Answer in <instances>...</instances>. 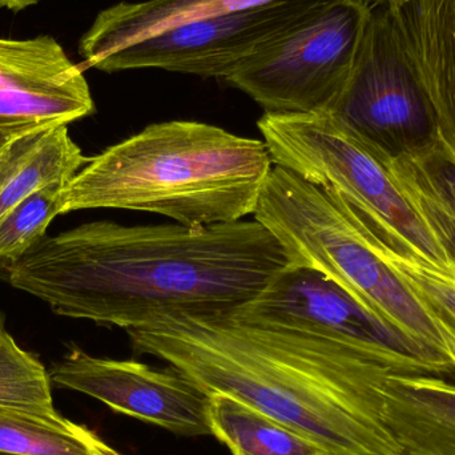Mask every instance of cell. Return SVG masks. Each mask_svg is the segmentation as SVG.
I'll return each instance as SVG.
<instances>
[{"label": "cell", "mask_w": 455, "mask_h": 455, "mask_svg": "<svg viewBox=\"0 0 455 455\" xmlns=\"http://www.w3.org/2000/svg\"><path fill=\"white\" fill-rule=\"evenodd\" d=\"M291 264L261 223L122 226L44 237L3 273L63 317L135 329L163 315H233Z\"/></svg>", "instance_id": "6da1fadb"}, {"label": "cell", "mask_w": 455, "mask_h": 455, "mask_svg": "<svg viewBox=\"0 0 455 455\" xmlns=\"http://www.w3.org/2000/svg\"><path fill=\"white\" fill-rule=\"evenodd\" d=\"M125 331L136 355L259 409L329 455H403L384 421L395 373L339 342L233 315H163Z\"/></svg>", "instance_id": "7a4b0ae2"}, {"label": "cell", "mask_w": 455, "mask_h": 455, "mask_svg": "<svg viewBox=\"0 0 455 455\" xmlns=\"http://www.w3.org/2000/svg\"><path fill=\"white\" fill-rule=\"evenodd\" d=\"M273 165L264 140L202 122L155 123L90 157L64 186L61 215L125 210L192 228L235 223L254 215Z\"/></svg>", "instance_id": "3957f363"}, {"label": "cell", "mask_w": 455, "mask_h": 455, "mask_svg": "<svg viewBox=\"0 0 455 455\" xmlns=\"http://www.w3.org/2000/svg\"><path fill=\"white\" fill-rule=\"evenodd\" d=\"M329 0H146L100 11L79 43L85 66L226 77Z\"/></svg>", "instance_id": "277c9868"}, {"label": "cell", "mask_w": 455, "mask_h": 455, "mask_svg": "<svg viewBox=\"0 0 455 455\" xmlns=\"http://www.w3.org/2000/svg\"><path fill=\"white\" fill-rule=\"evenodd\" d=\"M253 219L280 241L291 264L323 273L451 363L448 334L385 262L365 221L336 191L273 165Z\"/></svg>", "instance_id": "5b68a950"}, {"label": "cell", "mask_w": 455, "mask_h": 455, "mask_svg": "<svg viewBox=\"0 0 455 455\" xmlns=\"http://www.w3.org/2000/svg\"><path fill=\"white\" fill-rule=\"evenodd\" d=\"M257 127L273 164L336 191L369 226L443 272H454V262L398 189L384 154L331 112H264Z\"/></svg>", "instance_id": "8992f818"}, {"label": "cell", "mask_w": 455, "mask_h": 455, "mask_svg": "<svg viewBox=\"0 0 455 455\" xmlns=\"http://www.w3.org/2000/svg\"><path fill=\"white\" fill-rule=\"evenodd\" d=\"M373 0H329L226 77L269 114L329 111L341 95Z\"/></svg>", "instance_id": "52a82bcc"}, {"label": "cell", "mask_w": 455, "mask_h": 455, "mask_svg": "<svg viewBox=\"0 0 455 455\" xmlns=\"http://www.w3.org/2000/svg\"><path fill=\"white\" fill-rule=\"evenodd\" d=\"M233 315L333 339L395 374L454 376L451 363L437 350L387 323L331 278L304 265L291 262Z\"/></svg>", "instance_id": "ba28073f"}, {"label": "cell", "mask_w": 455, "mask_h": 455, "mask_svg": "<svg viewBox=\"0 0 455 455\" xmlns=\"http://www.w3.org/2000/svg\"><path fill=\"white\" fill-rule=\"evenodd\" d=\"M331 112L390 157L419 151L437 120L385 3H374L349 79Z\"/></svg>", "instance_id": "9c48e42d"}, {"label": "cell", "mask_w": 455, "mask_h": 455, "mask_svg": "<svg viewBox=\"0 0 455 455\" xmlns=\"http://www.w3.org/2000/svg\"><path fill=\"white\" fill-rule=\"evenodd\" d=\"M60 389L100 401L112 411L183 437L212 435L210 395L173 368L95 357L72 349L50 371Z\"/></svg>", "instance_id": "30bf717a"}, {"label": "cell", "mask_w": 455, "mask_h": 455, "mask_svg": "<svg viewBox=\"0 0 455 455\" xmlns=\"http://www.w3.org/2000/svg\"><path fill=\"white\" fill-rule=\"evenodd\" d=\"M93 112L82 68L52 36L0 37V124L68 125Z\"/></svg>", "instance_id": "8fae6325"}, {"label": "cell", "mask_w": 455, "mask_h": 455, "mask_svg": "<svg viewBox=\"0 0 455 455\" xmlns=\"http://www.w3.org/2000/svg\"><path fill=\"white\" fill-rule=\"evenodd\" d=\"M406 53L455 155V0H387Z\"/></svg>", "instance_id": "7c38bea8"}, {"label": "cell", "mask_w": 455, "mask_h": 455, "mask_svg": "<svg viewBox=\"0 0 455 455\" xmlns=\"http://www.w3.org/2000/svg\"><path fill=\"white\" fill-rule=\"evenodd\" d=\"M384 421L403 455H455V382L392 374L385 385Z\"/></svg>", "instance_id": "4fadbf2b"}, {"label": "cell", "mask_w": 455, "mask_h": 455, "mask_svg": "<svg viewBox=\"0 0 455 455\" xmlns=\"http://www.w3.org/2000/svg\"><path fill=\"white\" fill-rule=\"evenodd\" d=\"M88 160L68 125L21 136L0 154V218L39 189L68 183Z\"/></svg>", "instance_id": "5bb4252c"}, {"label": "cell", "mask_w": 455, "mask_h": 455, "mask_svg": "<svg viewBox=\"0 0 455 455\" xmlns=\"http://www.w3.org/2000/svg\"><path fill=\"white\" fill-rule=\"evenodd\" d=\"M208 419L232 455H329L299 430L224 393L210 395Z\"/></svg>", "instance_id": "9a60e30c"}, {"label": "cell", "mask_w": 455, "mask_h": 455, "mask_svg": "<svg viewBox=\"0 0 455 455\" xmlns=\"http://www.w3.org/2000/svg\"><path fill=\"white\" fill-rule=\"evenodd\" d=\"M0 451L13 455H127L66 417L0 406Z\"/></svg>", "instance_id": "2e32d148"}, {"label": "cell", "mask_w": 455, "mask_h": 455, "mask_svg": "<svg viewBox=\"0 0 455 455\" xmlns=\"http://www.w3.org/2000/svg\"><path fill=\"white\" fill-rule=\"evenodd\" d=\"M368 228L377 251L448 334L451 344V363L455 376V270L451 275L443 272L411 253L395 238L371 226Z\"/></svg>", "instance_id": "e0dca14e"}, {"label": "cell", "mask_w": 455, "mask_h": 455, "mask_svg": "<svg viewBox=\"0 0 455 455\" xmlns=\"http://www.w3.org/2000/svg\"><path fill=\"white\" fill-rule=\"evenodd\" d=\"M0 406L59 419L50 371L0 323Z\"/></svg>", "instance_id": "ac0fdd59"}, {"label": "cell", "mask_w": 455, "mask_h": 455, "mask_svg": "<svg viewBox=\"0 0 455 455\" xmlns=\"http://www.w3.org/2000/svg\"><path fill=\"white\" fill-rule=\"evenodd\" d=\"M64 186L44 187L0 218V261L20 259L45 237L47 228L61 215Z\"/></svg>", "instance_id": "d6986e66"}, {"label": "cell", "mask_w": 455, "mask_h": 455, "mask_svg": "<svg viewBox=\"0 0 455 455\" xmlns=\"http://www.w3.org/2000/svg\"><path fill=\"white\" fill-rule=\"evenodd\" d=\"M390 175L401 194L432 230L449 259L455 264V212L443 204L417 175L406 156L390 157L384 154Z\"/></svg>", "instance_id": "ffe728a7"}, {"label": "cell", "mask_w": 455, "mask_h": 455, "mask_svg": "<svg viewBox=\"0 0 455 455\" xmlns=\"http://www.w3.org/2000/svg\"><path fill=\"white\" fill-rule=\"evenodd\" d=\"M403 156L425 186L455 212V155L440 133L427 146Z\"/></svg>", "instance_id": "44dd1931"}, {"label": "cell", "mask_w": 455, "mask_h": 455, "mask_svg": "<svg viewBox=\"0 0 455 455\" xmlns=\"http://www.w3.org/2000/svg\"><path fill=\"white\" fill-rule=\"evenodd\" d=\"M52 127H55V125H52ZM43 128L50 127L34 124H0V154H2L7 147H10L13 141L20 139L21 136L28 135V133L43 130Z\"/></svg>", "instance_id": "7402d4cb"}, {"label": "cell", "mask_w": 455, "mask_h": 455, "mask_svg": "<svg viewBox=\"0 0 455 455\" xmlns=\"http://www.w3.org/2000/svg\"><path fill=\"white\" fill-rule=\"evenodd\" d=\"M40 0H0V10L23 11L37 4Z\"/></svg>", "instance_id": "603a6c76"}, {"label": "cell", "mask_w": 455, "mask_h": 455, "mask_svg": "<svg viewBox=\"0 0 455 455\" xmlns=\"http://www.w3.org/2000/svg\"><path fill=\"white\" fill-rule=\"evenodd\" d=\"M373 2H376V3H384V2H387V0H373Z\"/></svg>", "instance_id": "cb8c5ba5"}, {"label": "cell", "mask_w": 455, "mask_h": 455, "mask_svg": "<svg viewBox=\"0 0 455 455\" xmlns=\"http://www.w3.org/2000/svg\"><path fill=\"white\" fill-rule=\"evenodd\" d=\"M0 455H13V454L3 453V451H0Z\"/></svg>", "instance_id": "d4e9b609"}]
</instances>
